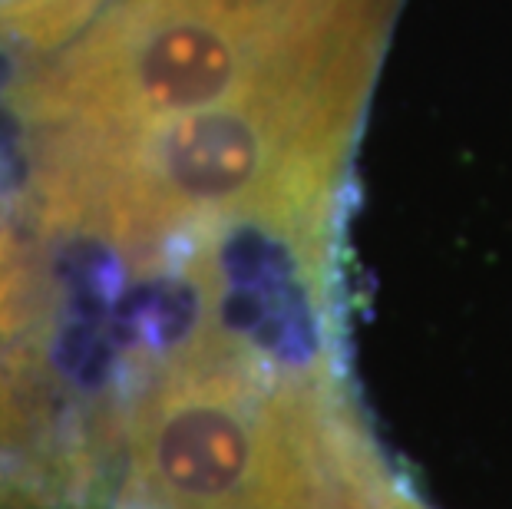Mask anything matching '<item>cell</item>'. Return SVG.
I'll return each mask as SVG.
<instances>
[{
	"label": "cell",
	"mask_w": 512,
	"mask_h": 509,
	"mask_svg": "<svg viewBox=\"0 0 512 509\" xmlns=\"http://www.w3.org/2000/svg\"><path fill=\"white\" fill-rule=\"evenodd\" d=\"M96 433L106 509H390L400 490L334 361H298L205 308L176 341L129 354Z\"/></svg>",
	"instance_id": "6da1fadb"
},
{
	"label": "cell",
	"mask_w": 512,
	"mask_h": 509,
	"mask_svg": "<svg viewBox=\"0 0 512 509\" xmlns=\"http://www.w3.org/2000/svg\"><path fill=\"white\" fill-rule=\"evenodd\" d=\"M47 344L0 357V509H103V467Z\"/></svg>",
	"instance_id": "7a4b0ae2"
},
{
	"label": "cell",
	"mask_w": 512,
	"mask_h": 509,
	"mask_svg": "<svg viewBox=\"0 0 512 509\" xmlns=\"http://www.w3.org/2000/svg\"><path fill=\"white\" fill-rule=\"evenodd\" d=\"M40 242L27 215L0 209V357L47 344L53 334V298Z\"/></svg>",
	"instance_id": "3957f363"
},
{
	"label": "cell",
	"mask_w": 512,
	"mask_h": 509,
	"mask_svg": "<svg viewBox=\"0 0 512 509\" xmlns=\"http://www.w3.org/2000/svg\"><path fill=\"white\" fill-rule=\"evenodd\" d=\"M110 0H0V57L27 67L76 40Z\"/></svg>",
	"instance_id": "277c9868"
},
{
	"label": "cell",
	"mask_w": 512,
	"mask_h": 509,
	"mask_svg": "<svg viewBox=\"0 0 512 509\" xmlns=\"http://www.w3.org/2000/svg\"><path fill=\"white\" fill-rule=\"evenodd\" d=\"M390 509H423L420 503H413V500H407V496H400V500L390 506Z\"/></svg>",
	"instance_id": "5b68a950"
}]
</instances>
